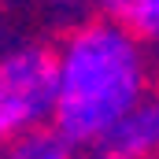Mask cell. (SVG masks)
<instances>
[{
	"mask_svg": "<svg viewBox=\"0 0 159 159\" xmlns=\"http://www.w3.org/2000/svg\"><path fill=\"white\" fill-rule=\"evenodd\" d=\"M159 148V104L129 107L96 137V159H141Z\"/></svg>",
	"mask_w": 159,
	"mask_h": 159,
	"instance_id": "3",
	"label": "cell"
},
{
	"mask_svg": "<svg viewBox=\"0 0 159 159\" xmlns=\"http://www.w3.org/2000/svg\"><path fill=\"white\" fill-rule=\"evenodd\" d=\"M56 100V59L41 48L19 52L0 63V137L52 115Z\"/></svg>",
	"mask_w": 159,
	"mask_h": 159,
	"instance_id": "2",
	"label": "cell"
},
{
	"mask_svg": "<svg viewBox=\"0 0 159 159\" xmlns=\"http://www.w3.org/2000/svg\"><path fill=\"white\" fill-rule=\"evenodd\" d=\"M126 22H133L141 34H148V37H159V0H148V4H141Z\"/></svg>",
	"mask_w": 159,
	"mask_h": 159,
	"instance_id": "5",
	"label": "cell"
},
{
	"mask_svg": "<svg viewBox=\"0 0 159 159\" xmlns=\"http://www.w3.org/2000/svg\"><path fill=\"white\" fill-rule=\"evenodd\" d=\"M141 96V59L133 41L115 26H89L56 63V133L70 144L96 141Z\"/></svg>",
	"mask_w": 159,
	"mask_h": 159,
	"instance_id": "1",
	"label": "cell"
},
{
	"mask_svg": "<svg viewBox=\"0 0 159 159\" xmlns=\"http://www.w3.org/2000/svg\"><path fill=\"white\" fill-rule=\"evenodd\" d=\"M7 159H70V141L63 133H30L11 148Z\"/></svg>",
	"mask_w": 159,
	"mask_h": 159,
	"instance_id": "4",
	"label": "cell"
},
{
	"mask_svg": "<svg viewBox=\"0 0 159 159\" xmlns=\"http://www.w3.org/2000/svg\"><path fill=\"white\" fill-rule=\"evenodd\" d=\"M141 4H148V0H104V7H107L115 19H129Z\"/></svg>",
	"mask_w": 159,
	"mask_h": 159,
	"instance_id": "6",
	"label": "cell"
}]
</instances>
